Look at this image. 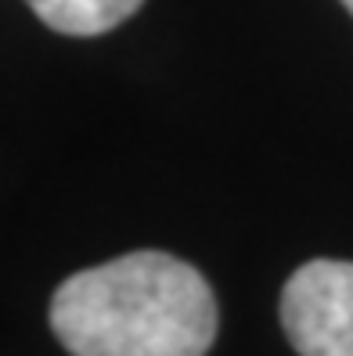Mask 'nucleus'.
Here are the masks:
<instances>
[{"instance_id": "obj_1", "label": "nucleus", "mask_w": 353, "mask_h": 356, "mask_svg": "<svg viewBox=\"0 0 353 356\" xmlns=\"http://www.w3.org/2000/svg\"><path fill=\"white\" fill-rule=\"evenodd\" d=\"M217 327L210 281L155 248L79 270L51 299V331L72 356H205Z\"/></svg>"}, {"instance_id": "obj_2", "label": "nucleus", "mask_w": 353, "mask_h": 356, "mask_svg": "<svg viewBox=\"0 0 353 356\" xmlns=\"http://www.w3.org/2000/svg\"><path fill=\"white\" fill-rule=\"evenodd\" d=\"M281 327L299 356H353V263H303L285 281Z\"/></svg>"}, {"instance_id": "obj_3", "label": "nucleus", "mask_w": 353, "mask_h": 356, "mask_svg": "<svg viewBox=\"0 0 353 356\" xmlns=\"http://www.w3.org/2000/svg\"><path fill=\"white\" fill-rule=\"evenodd\" d=\"M36 18L65 36H101L123 26L144 0H26Z\"/></svg>"}, {"instance_id": "obj_4", "label": "nucleus", "mask_w": 353, "mask_h": 356, "mask_svg": "<svg viewBox=\"0 0 353 356\" xmlns=\"http://www.w3.org/2000/svg\"><path fill=\"white\" fill-rule=\"evenodd\" d=\"M343 4H346V11H350V15H353V0H343Z\"/></svg>"}]
</instances>
